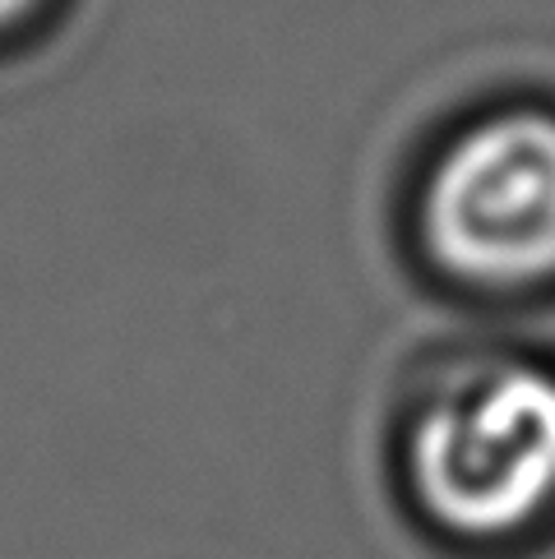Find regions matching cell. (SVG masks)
<instances>
[{
    "label": "cell",
    "instance_id": "1",
    "mask_svg": "<svg viewBox=\"0 0 555 559\" xmlns=\"http://www.w3.org/2000/svg\"><path fill=\"white\" fill-rule=\"evenodd\" d=\"M412 490L440 527L509 536L555 499V374L505 366L435 403L408 444Z\"/></svg>",
    "mask_w": 555,
    "mask_h": 559
},
{
    "label": "cell",
    "instance_id": "2",
    "mask_svg": "<svg viewBox=\"0 0 555 559\" xmlns=\"http://www.w3.org/2000/svg\"><path fill=\"white\" fill-rule=\"evenodd\" d=\"M426 236L453 273L538 283L555 273V121L513 111L463 134L426 194Z\"/></svg>",
    "mask_w": 555,
    "mask_h": 559
},
{
    "label": "cell",
    "instance_id": "3",
    "mask_svg": "<svg viewBox=\"0 0 555 559\" xmlns=\"http://www.w3.org/2000/svg\"><path fill=\"white\" fill-rule=\"evenodd\" d=\"M33 5V0H0V24H10V19H19Z\"/></svg>",
    "mask_w": 555,
    "mask_h": 559
}]
</instances>
